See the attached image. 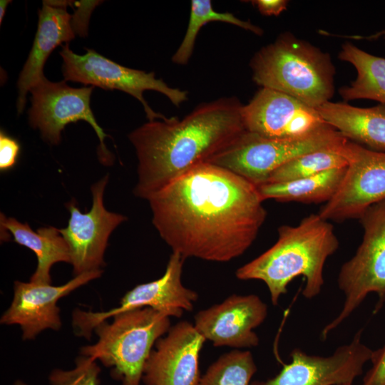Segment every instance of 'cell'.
Here are the masks:
<instances>
[{"label":"cell","mask_w":385,"mask_h":385,"mask_svg":"<svg viewBox=\"0 0 385 385\" xmlns=\"http://www.w3.org/2000/svg\"><path fill=\"white\" fill-rule=\"evenodd\" d=\"M336 149L320 150L300 155L272 172L266 183L287 182L346 167V160Z\"/></svg>","instance_id":"cell-25"},{"label":"cell","mask_w":385,"mask_h":385,"mask_svg":"<svg viewBox=\"0 0 385 385\" xmlns=\"http://www.w3.org/2000/svg\"><path fill=\"white\" fill-rule=\"evenodd\" d=\"M256 371L252 353L235 349L213 362L200 377L198 385H250Z\"/></svg>","instance_id":"cell-24"},{"label":"cell","mask_w":385,"mask_h":385,"mask_svg":"<svg viewBox=\"0 0 385 385\" xmlns=\"http://www.w3.org/2000/svg\"><path fill=\"white\" fill-rule=\"evenodd\" d=\"M277 242L255 259L239 267L235 275L241 280L262 281L271 302L279 303L289 284L303 276L302 294L312 299L324 284V267L328 257L339 247V240L330 222L318 213L303 218L295 226L282 225Z\"/></svg>","instance_id":"cell-3"},{"label":"cell","mask_w":385,"mask_h":385,"mask_svg":"<svg viewBox=\"0 0 385 385\" xmlns=\"http://www.w3.org/2000/svg\"><path fill=\"white\" fill-rule=\"evenodd\" d=\"M242 114L247 131L268 138L302 137L328 125L316 108L266 88L242 106Z\"/></svg>","instance_id":"cell-15"},{"label":"cell","mask_w":385,"mask_h":385,"mask_svg":"<svg viewBox=\"0 0 385 385\" xmlns=\"http://www.w3.org/2000/svg\"><path fill=\"white\" fill-rule=\"evenodd\" d=\"M108 175L91 186V210L81 212L74 200L66 204L70 212L68 225L59 229L70 253L75 275L98 270L104 265L103 256L110 235L126 220L123 215L108 211L103 205V192Z\"/></svg>","instance_id":"cell-12"},{"label":"cell","mask_w":385,"mask_h":385,"mask_svg":"<svg viewBox=\"0 0 385 385\" xmlns=\"http://www.w3.org/2000/svg\"><path fill=\"white\" fill-rule=\"evenodd\" d=\"M361 332L358 331L349 344L339 346L328 356L309 355L294 349L291 362L284 364L277 375L250 385H351L362 374L373 353L361 342Z\"/></svg>","instance_id":"cell-13"},{"label":"cell","mask_w":385,"mask_h":385,"mask_svg":"<svg viewBox=\"0 0 385 385\" xmlns=\"http://www.w3.org/2000/svg\"><path fill=\"white\" fill-rule=\"evenodd\" d=\"M316 109L326 123L347 140L385 152V104L359 108L328 101Z\"/></svg>","instance_id":"cell-19"},{"label":"cell","mask_w":385,"mask_h":385,"mask_svg":"<svg viewBox=\"0 0 385 385\" xmlns=\"http://www.w3.org/2000/svg\"><path fill=\"white\" fill-rule=\"evenodd\" d=\"M206 339L194 324L182 321L155 344L144 366L145 385H198L200 353Z\"/></svg>","instance_id":"cell-17"},{"label":"cell","mask_w":385,"mask_h":385,"mask_svg":"<svg viewBox=\"0 0 385 385\" xmlns=\"http://www.w3.org/2000/svg\"><path fill=\"white\" fill-rule=\"evenodd\" d=\"M93 87L72 88L66 81L51 82L46 78L30 90L31 106L29 119L34 128L40 130L44 140L57 145L61 140V132L71 123L83 120L95 130L100 140L99 156L105 164L111 162L104 139L108 136L98 124L90 106Z\"/></svg>","instance_id":"cell-11"},{"label":"cell","mask_w":385,"mask_h":385,"mask_svg":"<svg viewBox=\"0 0 385 385\" xmlns=\"http://www.w3.org/2000/svg\"><path fill=\"white\" fill-rule=\"evenodd\" d=\"M347 139L327 125L302 137L274 138L245 131L209 163L225 168L257 186L274 170L307 153L336 149Z\"/></svg>","instance_id":"cell-6"},{"label":"cell","mask_w":385,"mask_h":385,"mask_svg":"<svg viewBox=\"0 0 385 385\" xmlns=\"http://www.w3.org/2000/svg\"><path fill=\"white\" fill-rule=\"evenodd\" d=\"M100 372L96 360L81 355L76 359L73 369H55L50 373L48 380L51 385H98Z\"/></svg>","instance_id":"cell-26"},{"label":"cell","mask_w":385,"mask_h":385,"mask_svg":"<svg viewBox=\"0 0 385 385\" xmlns=\"http://www.w3.org/2000/svg\"><path fill=\"white\" fill-rule=\"evenodd\" d=\"M242 106L237 98H222L197 106L181 120H155L132 131L128 138L138 160L134 195L148 200L229 148L246 131Z\"/></svg>","instance_id":"cell-2"},{"label":"cell","mask_w":385,"mask_h":385,"mask_svg":"<svg viewBox=\"0 0 385 385\" xmlns=\"http://www.w3.org/2000/svg\"><path fill=\"white\" fill-rule=\"evenodd\" d=\"M347 161L334 195L318 214L327 220L359 219L371 205L385 200V152L346 140L336 149Z\"/></svg>","instance_id":"cell-10"},{"label":"cell","mask_w":385,"mask_h":385,"mask_svg":"<svg viewBox=\"0 0 385 385\" xmlns=\"http://www.w3.org/2000/svg\"><path fill=\"white\" fill-rule=\"evenodd\" d=\"M59 53L63 59L62 72L65 81L125 92L141 103L149 121L168 118L150 107L143 96L145 91L163 93L175 106L188 100L186 91L170 87L162 79L156 78L154 72L127 68L93 49L86 48L84 55H78L70 49L67 43L62 46Z\"/></svg>","instance_id":"cell-8"},{"label":"cell","mask_w":385,"mask_h":385,"mask_svg":"<svg viewBox=\"0 0 385 385\" xmlns=\"http://www.w3.org/2000/svg\"><path fill=\"white\" fill-rule=\"evenodd\" d=\"M340 60L352 64L357 73L350 86L339 89L346 101L369 99L385 104V58L369 53L348 42L342 45Z\"/></svg>","instance_id":"cell-22"},{"label":"cell","mask_w":385,"mask_h":385,"mask_svg":"<svg viewBox=\"0 0 385 385\" xmlns=\"http://www.w3.org/2000/svg\"><path fill=\"white\" fill-rule=\"evenodd\" d=\"M267 312V304L256 294H232L198 312L194 326L215 346L252 348L260 342L253 330L263 323Z\"/></svg>","instance_id":"cell-16"},{"label":"cell","mask_w":385,"mask_h":385,"mask_svg":"<svg viewBox=\"0 0 385 385\" xmlns=\"http://www.w3.org/2000/svg\"><path fill=\"white\" fill-rule=\"evenodd\" d=\"M211 21L233 24L258 36L263 34L261 28L250 21H242L232 13L215 11L210 0H192L188 26L180 46L172 57L173 63L178 65L188 63L192 54L199 31L205 24Z\"/></svg>","instance_id":"cell-23"},{"label":"cell","mask_w":385,"mask_h":385,"mask_svg":"<svg viewBox=\"0 0 385 385\" xmlns=\"http://www.w3.org/2000/svg\"><path fill=\"white\" fill-rule=\"evenodd\" d=\"M1 227L9 231L14 241L32 250L37 258V267L30 278L36 283L51 284V269L57 262L70 263L68 245L60 230L52 226L42 227L36 232L26 222L1 215Z\"/></svg>","instance_id":"cell-20"},{"label":"cell","mask_w":385,"mask_h":385,"mask_svg":"<svg viewBox=\"0 0 385 385\" xmlns=\"http://www.w3.org/2000/svg\"><path fill=\"white\" fill-rule=\"evenodd\" d=\"M102 272L101 270L84 272L59 286L15 281L11 303L1 317L0 322L19 325L24 340L33 339L47 329L58 331L62 325L58 301L100 277Z\"/></svg>","instance_id":"cell-14"},{"label":"cell","mask_w":385,"mask_h":385,"mask_svg":"<svg viewBox=\"0 0 385 385\" xmlns=\"http://www.w3.org/2000/svg\"><path fill=\"white\" fill-rule=\"evenodd\" d=\"M364 229L354 255L340 269L338 286L344 294L339 314L322 329L327 336L359 307L369 293L385 300V200L369 207L359 218Z\"/></svg>","instance_id":"cell-7"},{"label":"cell","mask_w":385,"mask_h":385,"mask_svg":"<svg viewBox=\"0 0 385 385\" xmlns=\"http://www.w3.org/2000/svg\"><path fill=\"white\" fill-rule=\"evenodd\" d=\"M19 152L20 145L19 142L1 130L0 170L1 172L9 170L15 166Z\"/></svg>","instance_id":"cell-27"},{"label":"cell","mask_w":385,"mask_h":385,"mask_svg":"<svg viewBox=\"0 0 385 385\" xmlns=\"http://www.w3.org/2000/svg\"><path fill=\"white\" fill-rule=\"evenodd\" d=\"M111 318L95 328L97 342L82 347L81 354L111 368L123 385H140L153 346L171 327L170 317L145 307Z\"/></svg>","instance_id":"cell-5"},{"label":"cell","mask_w":385,"mask_h":385,"mask_svg":"<svg viewBox=\"0 0 385 385\" xmlns=\"http://www.w3.org/2000/svg\"><path fill=\"white\" fill-rule=\"evenodd\" d=\"M345 37L348 38L355 39V40H360V39L375 40L381 37H385V30L381 31L377 33L373 34L369 36H366L354 35V36H346Z\"/></svg>","instance_id":"cell-30"},{"label":"cell","mask_w":385,"mask_h":385,"mask_svg":"<svg viewBox=\"0 0 385 385\" xmlns=\"http://www.w3.org/2000/svg\"><path fill=\"white\" fill-rule=\"evenodd\" d=\"M11 2V1L8 0H1L0 1V23L1 24L4 19L5 11L8 5Z\"/></svg>","instance_id":"cell-31"},{"label":"cell","mask_w":385,"mask_h":385,"mask_svg":"<svg viewBox=\"0 0 385 385\" xmlns=\"http://www.w3.org/2000/svg\"><path fill=\"white\" fill-rule=\"evenodd\" d=\"M372 366L365 374L362 385H385V345L373 351Z\"/></svg>","instance_id":"cell-28"},{"label":"cell","mask_w":385,"mask_h":385,"mask_svg":"<svg viewBox=\"0 0 385 385\" xmlns=\"http://www.w3.org/2000/svg\"><path fill=\"white\" fill-rule=\"evenodd\" d=\"M252 79L317 108L334 94L330 56L289 33L258 51L250 61Z\"/></svg>","instance_id":"cell-4"},{"label":"cell","mask_w":385,"mask_h":385,"mask_svg":"<svg viewBox=\"0 0 385 385\" xmlns=\"http://www.w3.org/2000/svg\"><path fill=\"white\" fill-rule=\"evenodd\" d=\"M185 260L180 254L173 252L161 277L138 284L128 291L116 307L104 312L76 309L72 314L76 334L90 339L95 328L101 322L118 314L136 309L151 308L168 317H180L185 311L192 310L198 294L183 284Z\"/></svg>","instance_id":"cell-9"},{"label":"cell","mask_w":385,"mask_h":385,"mask_svg":"<svg viewBox=\"0 0 385 385\" xmlns=\"http://www.w3.org/2000/svg\"><path fill=\"white\" fill-rule=\"evenodd\" d=\"M346 167L324 171L313 176L281 183H266L257 186L264 201H296L319 203L329 201L337 191Z\"/></svg>","instance_id":"cell-21"},{"label":"cell","mask_w":385,"mask_h":385,"mask_svg":"<svg viewBox=\"0 0 385 385\" xmlns=\"http://www.w3.org/2000/svg\"><path fill=\"white\" fill-rule=\"evenodd\" d=\"M148 200L160 237L185 259L240 257L267 215L256 185L212 163L195 167Z\"/></svg>","instance_id":"cell-1"},{"label":"cell","mask_w":385,"mask_h":385,"mask_svg":"<svg viewBox=\"0 0 385 385\" xmlns=\"http://www.w3.org/2000/svg\"><path fill=\"white\" fill-rule=\"evenodd\" d=\"M251 2L265 16H278L287 9L288 4L286 0H255Z\"/></svg>","instance_id":"cell-29"},{"label":"cell","mask_w":385,"mask_h":385,"mask_svg":"<svg viewBox=\"0 0 385 385\" xmlns=\"http://www.w3.org/2000/svg\"><path fill=\"white\" fill-rule=\"evenodd\" d=\"M66 1H43L38 10L36 36L18 80L17 111L23 112L26 95L44 79L43 66L51 53L61 43H68L76 34L73 16L66 11Z\"/></svg>","instance_id":"cell-18"},{"label":"cell","mask_w":385,"mask_h":385,"mask_svg":"<svg viewBox=\"0 0 385 385\" xmlns=\"http://www.w3.org/2000/svg\"><path fill=\"white\" fill-rule=\"evenodd\" d=\"M14 385H28L21 380H17L14 382Z\"/></svg>","instance_id":"cell-32"}]
</instances>
